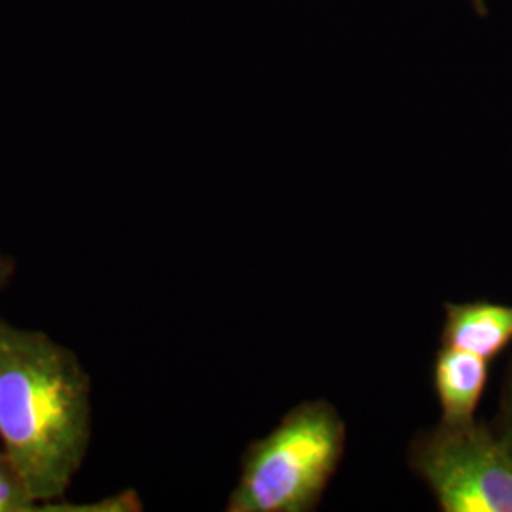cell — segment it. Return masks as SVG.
Segmentation results:
<instances>
[{
  "label": "cell",
  "instance_id": "6da1fadb",
  "mask_svg": "<svg viewBox=\"0 0 512 512\" xmlns=\"http://www.w3.org/2000/svg\"><path fill=\"white\" fill-rule=\"evenodd\" d=\"M92 440V380L46 332L0 317V442L42 511L61 501Z\"/></svg>",
  "mask_w": 512,
  "mask_h": 512
},
{
  "label": "cell",
  "instance_id": "7a4b0ae2",
  "mask_svg": "<svg viewBox=\"0 0 512 512\" xmlns=\"http://www.w3.org/2000/svg\"><path fill=\"white\" fill-rule=\"evenodd\" d=\"M346 446V425L325 401L293 408L243 456L228 512H310L319 505Z\"/></svg>",
  "mask_w": 512,
  "mask_h": 512
},
{
  "label": "cell",
  "instance_id": "3957f363",
  "mask_svg": "<svg viewBox=\"0 0 512 512\" xmlns=\"http://www.w3.org/2000/svg\"><path fill=\"white\" fill-rule=\"evenodd\" d=\"M410 467L444 512H512V454L484 423L423 431L410 446Z\"/></svg>",
  "mask_w": 512,
  "mask_h": 512
},
{
  "label": "cell",
  "instance_id": "277c9868",
  "mask_svg": "<svg viewBox=\"0 0 512 512\" xmlns=\"http://www.w3.org/2000/svg\"><path fill=\"white\" fill-rule=\"evenodd\" d=\"M490 376V359L459 348L440 349L433 382L442 408V423L465 425L475 421L476 408Z\"/></svg>",
  "mask_w": 512,
  "mask_h": 512
},
{
  "label": "cell",
  "instance_id": "5b68a950",
  "mask_svg": "<svg viewBox=\"0 0 512 512\" xmlns=\"http://www.w3.org/2000/svg\"><path fill=\"white\" fill-rule=\"evenodd\" d=\"M442 342L494 359L512 342V306L494 302L446 304Z\"/></svg>",
  "mask_w": 512,
  "mask_h": 512
},
{
  "label": "cell",
  "instance_id": "8992f818",
  "mask_svg": "<svg viewBox=\"0 0 512 512\" xmlns=\"http://www.w3.org/2000/svg\"><path fill=\"white\" fill-rule=\"evenodd\" d=\"M42 505L31 494L16 463L0 450V512H37Z\"/></svg>",
  "mask_w": 512,
  "mask_h": 512
},
{
  "label": "cell",
  "instance_id": "52a82bcc",
  "mask_svg": "<svg viewBox=\"0 0 512 512\" xmlns=\"http://www.w3.org/2000/svg\"><path fill=\"white\" fill-rule=\"evenodd\" d=\"M497 439L505 444V448L512 454V372L509 384L503 395V408L499 416V429L494 431Z\"/></svg>",
  "mask_w": 512,
  "mask_h": 512
},
{
  "label": "cell",
  "instance_id": "ba28073f",
  "mask_svg": "<svg viewBox=\"0 0 512 512\" xmlns=\"http://www.w3.org/2000/svg\"><path fill=\"white\" fill-rule=\"evenodd\" d=\"M14 270H16V262H14V258H10V256L2 255V253H0V287H4V285L12 279Z\"/></svg>",
  "mask_w": 512,
  "mask_h": 512
}]
</instances>
